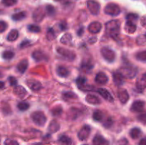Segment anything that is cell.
Instances as JSON below:
<instances>
[{"label":"cell","mask_w":146,"mask_h":145,"mask_svg":"<svg viewBox=\"0 0 146 145\" xmlns=\"http://www.w3.org/2000/svg\"><path fill=\"white\" fill-rule=\"evenodd\" d=\"M34 145H41V144L38 143V144H34Z\"/></svg>","instance_id":"91938a15"},{"label":"cell","mask_w":146,"mask_h":145,"mask_svg":"<svg viewBox=\"0 0 146 145\" xmlns=\"http://www.w3.org/2000/svg\"><path fill=\"white\" fill-rule=\"evenodd\" d=\"M138 14H133V13H131V14H128L126 16V20L127 21H130V22L135 23V21L138 20Z\"/></svg>","instance_id":"1f68e13d"},{"label":"cell","mask_w":146,"mask_h":145,"mask_svg":"<svg viewBox=\"0 0 146 145\" xmlns=\"http://www.w3.org/2000/svg\"><path fill=\"white\" fill-rule=\"evenodd\" d=\"M4 145H19V143L16 140L11 139H7L4 141Z\"/></svg>","instance_id":"f6af8a7d"},{"label":"cell","mask_w":146,"mask_h":145,"mask_svg":"<svg viewBox=\"0 0 146 145\" xmlns=\"http://www.w3.org/2000/svg\"><path fill=\"white\" fill-rule=\"evenodd\" d=\"M80 89L81 90H86V91H91V90H94V88L93 86H91V85H88L87 84L84 85V86L80 87Z\"/></svg>","instance_id":"bcb514c9"},{"label":"cell","mask_w":146,"mask_h":145,"mask_svg":"<svg viewBox=\"0 0 146 145\" xmlns=\"http://www.w3.org/2000/svg\"><path fill=\"white\" fill-rule=\"evenodd\" d=\"M76 82V84L78 85V88H80V87L84 86V85H86V83L87 82V79L85 78V77L80 76L77 78Z\"/></svg>","instance_id":"74e56055"},{"label":"cell","mask_w":146,"mask_h":145,"mask_svg":"<svg viewBox=\"0 0 146 145\" xmlns=\"http://www.w3.org/2000/svg\"><path fill=\"white\" fill-rule=\"evenodd\" d=\"M14 53L11 51H6L3 52L2 57L5 60H11V58H14Z\"/></svg>","instance_id":"836d02e7"},{"label":"cell","mask_w":146,"mask_h":145,"mask_svg":"<svg viewBox=\"0 0 146 145\" xmlns=\"http://www.w3.org/2000/svg\"><path fill=\"white\" fill-rule=\"evenodd\" d=\"M17 107L21 111H26L29 108V104L26 102H21L17 105Z\"/></svg>","instance_id":"e575fe53"},{"label":"cell","mask_w":146,"mask_h":145,"mask_svg":"<svg viewBox=\"0 0 146 145\" xmlns=\"http://www.w3.org/2000/svg\"><path fill=\"white\" fill-rule=\"evenodd\" d=\"M141 133H142V132H141V129H139L138 127H134L130 132V136L133 139H135L140 137V136L141 135Z\"/></svg>","instance_id":"484cf974"},{"label":"cell","mask_w":146,"mask_h":145,"mask_svg":"<svg viewBox=\"0 0 146 145\" xmlns=\"http://www.w3.org/2000/svg\"><path fill=\"white\" fill-rule=\"evenodd\" d=\"M19 37V31L16 29H13L9 33L7 36V41H14L18 38Z\"/></svg>","instance_id":"d4e9b609"},{"label":"cell","mask_w":146,"mask_h":145,"mask_svg":"<svg viewBox=\"0 0 146 145\" xmlns=\"http://www.w3.org/2000/svg\"><path fill=\"white\" fill-rule=\"evenodd\" d=\"M29 45H30V41H23V42L21 43V44H20V48H26V47L29 46Z\"/></svg>","instance_id":"816d5d0a"},{"label":"cell","mask_w":146,"mask_h":145,"mask_svg":"<svg viewBox=\"0 0 146 145\" xmlns=\"http://www.w3.org/2000/svg\"><path fill=\"white\" fill-rule=\"evenodd\" d=\"M56 73L59 77H61V78H66L69 75V71L64 66L59 65L56 68Z\"/></svg>","instance_id":"44dd1931"},{"label":"cell","mask_w":146,"mask_h":145,"mask_svg":"<svg viewBox=\"0 0 146 145\" xmlns=\"http://www.w3.org/2000/svg\"><path fill=\"white\" fill-rule=\"evenodd\" d=\"M13 92L14 95H17L19 98H24L27 95V91L26 90L24 87L21 86V85H17L14 88Z\"/></svg>","instance_id":"7c38bea8"},{"label":"cell","mask_w":146,"mask_h":145,"mask_svg":"<svg viewBox=\"0 0 146 145\" xmlns=\"http://www.w3.org/2000/svg\"><path fill=\"white\" fill-rule=\"evenodd\" d=\"M59 124L56 122V121L54 120L50 123L49 126H48V130L51 133H54V132H57L59 129Z\"/></svg>","instance_id":"83f0119b"},{"label":"cell","mask_w":146,"mask_h":145,"mask_svg":"<svg viewBox=\"0 0 146 145\" xmlns=\"http://www.w3.org/2000/svg\"><path fill=\"white\" fill-rule=\"evenodd\" d=\"M84 145H86V144H84Z\"/></svg>","instance_id":"be15d7a7"},{"label":"cell","mask_w":146,"mask_h":145,"mask_svg":"<svg viewBox=\"0 0 146 145\" xmlns=\"http://www.w3.org/2000/svg\"><path fill=\"white\" fill-rule=\"evenodd\" d=\"M108 141L104 136L99 134L96 135L93 139V144L94 145H108Z\"/></svg>","instance_id":"d6986e66"},{"label":"cell","mask_w":146,"mask_h":145,"mask_svg":"<svg viewBox=\"0 0 146 145\" xmlns=\"http://www.w3.org/2000/svg\"><path fill=\"white\" fill-rule=\"evenodd\" d=\"M120 71L125 78L131 79V78L135 77L138 70L135 66H133L132 65H125L121 68Z\"/></svg>","instance_id":"7a4b0ae2"},{"label":"cell","mask_w":146,"mask_h":145,"mask_svg":"<svg viewBox=\"0 0 146 145\" xmlns=\"http://www.w3.org/2000/svg\"><path fill=\"white\" fill-rule=\"evenodd\" d=\"M31 117L33 122L36 125L40 127L44 126L47 120L46 117L45 116V115L42 112H39V111L33 112L31 115Z\"/></svg>","instance_id":"3957f363"},{"label":"cell","mask_w":146,"mask_h":145,"mask_svg":"<svg viewBox=\"0 0 146 145\" xmlns=\"http://www.w3.org/2000/svg\"><path fill=\"white\" fill-rule=\"evenodd\" d=\"M121 8L119 6L114 3H110V4H107L106 6L105 9H104V12L106 14L110 16H118L121 13Z\"/></svg>","instance_id":"277c9868"},{"label":"cell","mask_w":146,"mask_h":145,"mask_svg":"<svg viewBox=\"0 0 146 145\" xmlns=\"http://www.w3.org/2000/svg\"><path fill=\"white\" fill-rule=\"evenodd\" d=\"M136 42L138 45H146V36L145 35H141L137 38Z\"/></svg>","instance_id":"ab89813d"},{"label":"cell","mask_w":146,"mask_h":145,"mask_svg":"<svg viewBox=\"0 0 146 145\" xmlns=\"http://www.w3.org/2000/svg\"><path fill=\"white\" fill-rule=\"evenodd\" d=\"M1 89H3V87H4V82H1Z\"/></svg>","instance_id":"680465c9"},{"label":"cell","mask_w":146,"mask_h":145,"mask_svg":"<svg viewBox=\"0 0 146 145\" xmlns=\"http://www.w3.org/2000/svg\"><path fill=\"white\" fill-rule=\"evenodd\" d=\"M27 16L25 11H21V12L16 13V14L12 15V19L14 21H21V20L24 19Z\"/></svg>","instance_id":"4dcf8cb0"},{"label":"cell","mask_w":146,"mask_h":145,"mask_svg":"<svg viewBox=\"0 0 146 145\" xmlns=\"http://www.w3.org/2000/svg\"><path fill=\"white\" fill-rule=\"evenodd\" d=\"M87 7L93 15H98L99 14L101 6H100L99 3L97 1H94V0H88L87 1Z\"/></svg>","instance_id":"52a82bcc"},{"label":"cell","mask_w":146,"mask_h":145,"mask_svg":"<svg viewBox=\"0 0 146 145\" xmlns=\"http://www.w3.org/2000/svg\"><path fill=\"white\" fill-rule=\"evenodd\" d=\"M72 41V36L71 34H65L61 38V44H65V45H68L70 44Z\"/></svg>","instance_id":"4316f807"},{"label":"cell","mask_w":146,"mask_h":145,"mask_svg":"<svg viewBox=\"0 0 146 145\" xmlns=\"http://www.w3.org/2000/svg\"><path fill=\"white\" fill-rule=\"evenodd\" d=\"M136 87L138 90H144L146 88V74L143 75L136 82Z\"/></svg>","instance_id":"7402d4cb"},{"label":"cell","mask_w":146,"mask_h":145,"mask_svg":"<svg viewBox=\"0 0 146 145\" xmlns=\"http://www.w3.org/2000/svg\"><path fill=\"white\" fill-rule=\"evenodd\" d=\"M120 26H121V23L119 22V21L112 20L108 21L106 24V31L113 38H116L119 36Z\"/></svg>","instance_id":"6da1fadb"},{"label":"cell","mask_w":146,"mask_h":145,"mask_svg":"<svg viewBox=\"0 0 146 145\" xmlns=\"http://www.w3.org/2000/svg\"><path fill=\"white\" fill-rule=\"evenodd\" d=\"M91 132V127L88 125H85L83 127L78 133V137L81 141H84L87 139Z\"/></svg>","instance_id":"ba28073f"},{"label":"cell","mask_w":146,"mask_h":145,"mask_svg":"<svg viewBox=\"0 0 146 145\" xmlns=\"http://www.w3.org/2000/svg\"><path fill=\"white\" fill-rule=\"evenodd\" d=\"M59 28H61V30H62V31H64V30H66L67 28V24L65 22V21H62V22H61L59 24Z\"/></svg>","instance_id":"f5cc1de1"},{"label":"cell","mask_w":146,"mask_h":145,"mask_svg":"<svg viewBox=\"0 0 146 145\" xmlns=\"http://www.w3.org/2000/svg\"><path fill=\"white\" fill-rule=\"evenodd\" d=\"M54 1H61V0H54Z\"/></svg>","instance_id":"94428289"},{"label":"cell","mask_w":146,"mask_h":145,"mask_svg":"<svg viewBox=\"0 0 146 145\" xmlns=\"http://www.w3.org/2000/svg\"><path fill=\"white\" fill-rule=\"evenodd\" d=\"M136 58L140 61L146 62V51H141L136 54Z\"/></svg>","instance_id":"8d00e7d4"},{"label":"cell","mask_w":146,"mask_h":145,"mask_svg":"<svg viewBox=\"0 0 146 145\" xmlns=\"http://www.w3.org/2000/svg\"><path fill=\"white\" fill-rule=\"evenodd\" d=\"M32 58L37 62L42 61H46L47 56L44 52L41 51H35L32 53Z\"/></svg>","instance_id":"e0dca14e"},{"label":"cell","mask_w":146,"mask_h":145,"mask_svg":"<svg viewBox=\"0 0 146 145\" xmlns=\"http://www.w3.org/2000/svg\"><path fill=\"white\" fill-rule=\"evenodd\" d=\"M139 145H146V138H143L140 141Z\"/></svg>","instance_id":"11a10c76"},{"label":"cell","mask_w":146,"mask_h":145,"mask_svg":"<svg viewBox=\"0 0 146 145\" xmlns=\"http://www.w3.org/2000/svg\"><path fill=\"white\" fill-rule=\"evenodd\" d=\"M45 16V12L41 8H38L35 10L33 14V19L36 22H40L44 18Z\"/></svg>","instance_id":"9a60e30c"},{"label":"cell","mask_w":146,"mask_h":145,"mask_svg":"<svg viewBox=\"0 0 146 145\" xmlns=\"http://www.w3.org/2000/svg\"><path fill=\"white\" fill-rule=\"evenodd\" d=\"M97 92L98 94L101 95L106 100L108 101V102H113V98L111 95V94L105 88H98L97 90Z\"/></svg>","instance_id":"4fadbf2b"},{"label":"cell","mask_w":146,"mask_h":145,"mask_svg":"<svg viewBox=\"0 0 146 145\" xmlns=\"http://www.w3.org/2000/svg\"><path fill=\"white\" fill-rule=\"evenodd\" d=\"M28 65L29 63L27 60L26 59L22 60V61H21L18 63V65H17V69L18 70V71L20 72V73H24V72L26 71V70L27 69Z\"/></svg>","instance_id":"603a6c76"},{"label":"cell","mask_w":146,"mask_h":145,"mask_svg":"<svg viewBox=\"0 0 146 145\" xmlns=\"http://www.w3.org/2000/svg\"><path fill=\"white\" fill-rule=\"evenodd\" d=\"M124 78L125 77L123 75L121 71H116V72H113V82L117 86H120L122 85L124 83Z\"/></svg>","instance_id":"8fae6325"},{"label":"cell","mask_w":146,"mask_h":145,"mask_svg":"<svg viewBox=\"0 0 146 145\" xmlns=\"http://www.w3.org/2000/svg\"><path fill=\"white\" fill-rule=\"evenodd\" d=\"M63 96L65 98L68 100H71V99H77L78 98V96H77L76 94L72 92H66L63 94Z\"/></svg>","instance_id":"f35d334b"},{"label":"cell","mask_w":146,"mask_h":145,"mask_svg":"<svg viewBox=\"0 0 146 145\" xmlns=\"http://www.w3.org/2000/svg\"><path fill=\"white\" fill-rule=\"evenodd\" d=\"M101 55H102L103 58L109 63H112L114 61L115 58V53L113 50L111 48H107V47H104L101 48Z\"/></svg>","instance_id":"5b68a950"},{"label":"cell","mask_w":146,"mask_h":145,"mask_svg":"<svg viewBox=\"0 0 146 145\" xmlns=\"http://www.w3.org/2000/svg\"><path fill=\"white\" fill-rule=\"evenodd\" d=\"M95 80L97 83L100 84V85H105V84L108 82V78L106 75V74H105L103 72H100L96 76Z\"/></svg>","instance_id":"5bb4252c"},{"label":"cell","mask_w":146,"mask_h":145,"mask_svg":"<svg viewBox=\"0 0 146 145\" xmlns=\"http://www.w3.org/2000/svg\"><path fill=\"white\" fill-rule=\"evenodd\" d=\"M58 142L63 145H71V139L65 135H61L58 139Z\"/></svg>","instance_id":"f546056e"},{"label":"cell","mask_w":146,"mask_h":145,"mask_svg":"<svg viewBox=\"0 0 146 145\" xmlns=\"http://www.w3.org/2000/svg\"><path fill=\"white\" fill-rule=\"evenodd\" d=\"M112 125H113V121L111 118H108V119H107V120L105 121V122L104 123V127L106 128L111 127L112 126Z\"/></svg>","instance_id":"c3c4849f"},{"label":"cell","mask_w":146,"mask_h":145,"mask_svg":"<svg viewBox=\"0 0 146 145\" xmlns=\"http://www.w3.org/2000/svg\"><path fill=\"white\" fill-rule=\"evenodd\" d=\"M145 107V102L142 100H136L132 104L131 111L135 112H141L143 110Z\"/></svg>","instance_id":"30bf717a"},{"label":"cell","mask_w":146,"mask_h":145,"mask_svg":"<svg viewBox=\"0 0 146 145\" xmlns=\"http://www.w3.org/2000/svg\"><path fill=\"white\" fill-rule=\"evenodd\" d=\"M136 25L135 23L130 22V21H127L126 24L125 25V31H126L128 34H133L135 31H136Z\"/></svg>","instance_id":"cb8c5ba5"},{"label":"cell","mask_w":146,"mask_h":145,"mask_svg":"<svg viewBox=\"0 0 146 145\" xmlns=\"http://www.w3.org/2000/svg\"><path fill=\"white\" fill-rule=\"evenodd\" d=\"M118 99L120 100V101H121L123 104L126 103V102H128V100H129V95H128L126 90L125 89L119 90L118 92Z\"/></svg>","instance_id":"2e32d148"},{"label":"cell","mask_w":146,"mask_h":145,"mask_svg":"<svg viewBox=\"0 0 146 145\" xmlns=\"http://www.w3.org/2000/svg\"><path fill=\"white\" fill-rule=\"evenodd\" d=\"M81 68L86 72H89L93 68V65H91L90 63H84L81 65Z\"/></svg>","instance_id":"7bdbcfd3"},{"label":"cell","mask_w":146,"mask_h":145,"mask_svg":"<svg viewBox=\"0 0 146 145\" xmlns=\"http://www.w3.org/2000/svg\"><path fill=\"white\" fill-rule=\"evenodd\" d=\"M1 3L6 7H11L17 3V0H2Z\"/></svg>","instance_id":"b9f144b4"},{"label":"cell","mask_w":146,"mask_h":145,"mask_svg":"<svg viewBox=\"0 0 146 145\" xmlns=\"http://www.w3.org/2000/svg\"><path fill=\"white\" fill-rule=\"evenodd\" d=\"M102 26L101 24L98 21H94L89 24L88 27V30L91 34H98L101 31Z\"/></svg>","instance_id":"9c48e42d"},{"label":"cell","mask_w":146,"mask_h":145,"mask_svg":"<svg viewBox=\"0 0 146 145\" xmlns=\"http://www.w3.org/2000/svg\"><path fill=\"white\" fill-rule=\"evenodd\" d=\"M86 100L87 102L91 104V105H98L101 102V100L98 97L94 95H91V94L87 95V96L86 97Z\"/></svg>","instance_id":"ffe728a7"},{"label":"cell","mask_w":146,"mask_h":145,"mask_svg":"<svg viewBox=\"0 0 146 145\" xmlns=\"http://www.w3.org/2000/svg\"><path fill=\"white\" fill-rule=\"evenodd\" d=\"M83 32H84V28L81 27V30H79V31H78V36H81L83 34Z\"/></svg>","instance_id":"6f0895ef"},{"label":"cell","mask_w":146,"mask_h":145,"mask_svg":"<svg viewBox=\"0 0 146 145\" xmlns=\"http://www.w3.org/2000/svg\"><path fill=\"white\" fill-rule=\"evenodd\" d=\"M91 39H89V42L91 43V44H94V43H95V41H97V38L96 37H92V38H91Z\"/></svg>","instance_id":"9f6ffc18"},{"label":"cell","mask_w":146,"mask_h":145,"mask_svg":"<svg viewBox=\"0 0 146 145\" xmlns=\"http://www.w3.org/2000/svg\"><path fill=\"white\" fill-rule=\"evenodd\" d=\"M93 118L95 121L97 122H101L104 119V114H103L102 111L99 110V109H97L93 114Z\"/></svg>","instance_id":"f1b7e54d"},{"label":"cell","mask_w":146,"mask_h":145,"mask_svg":"<svg viewBox=\"0 0 146 145\" xmlns=\"http://www.w3.org/2000/svg\"><path fill=\"white\" fill-rule=\"evenodd\" d=\"M7 24L4 21H0V33H3L7 29Z\"/></svg>","instance_id":"7dc6e473"},{"label":"cell","mask_w":146,"mask_h":145,"mask_svg":"<svg viewBox=\"0 0 146 145\" xmlns=\"http://www.w3.org/2000/svg\"><path fill=\"white\" fill-rule=\"evenodd\" d=\"M9 81L10 85H17V80L14 77H9Z\"/></svg>","instance_id":"f907efd6"},{"label":"cell","mask_w":146,"mask_h":145,"mask_svg":"<svg viewBox=\"0 0 146 145\" xmlns=\"http://www.w3.org/2000/svg\"><path fill=\"white\" fill-rule=\"evenodd\" d=\"M56 51L58 54H60L61 56L64 57L67 61H72L76 58V55L74 52H72V51H69L68 49H66V48L58 47V48H56Z\"/></svg>","instance_id":"8992f818"},{"label":"cell","mask_w":146,"mask_h":145,"mask_svg":"<svg viewBox=\"0 0 146 145\" xmlns=\"http://www.w3.org/2000/svg\"><path fill=\"white\" fill-rule=\"evenodd\" d=\"M145 36H146V34H145Z\"/></svg>","instance_id":"6125c7cd"},{"label":"cell","mask_w":146,"mask_h":145,"mask_svg":"<svg viewBox=\"0 0 146 145\" xmlns=\"http://www.w3.org/2000/svg\"><path fill=\"white\" fill-rule=\"evenodd\" d=\"M62 108L60 107H55L54 109H53L51 112H52L54 116H58V115H60L62 113Z\"/></svg>","instance_id":"ee69618b"},{"label":"cell","mask_w":146,"mask_h":145,"mask_svg":"<svg viewBox=\"0 0 146 145\" xmlns=\"http://www.w3.org/2000/svg\"><path fill=\"white\" fill-rule=\"evenodd\" d=\"M27 84L29 88L33 91H38L41 88V84L38 81L35 80H30L27 81Z\"/></svg>","instance_id":"ac0fdd59"},{"label":"cell","mask_w":146,"mask_h":145,"mask_svg":"<svg viewBox=\"0 0 146 145\" xmlns=\"http://www.w3.org/2000/svg\"><path fill=\"white\" fill-rule=\"evenodd\" d=\"M138 119L141 122H143V123H146V112L145 113H143L141 115H140L138 117Z\"/></svg>","instance_id":"681fc988"},{"label":"cell","mask_w":146,"mask_h":145,"mask_svg":"<svg viewBox=\"0 0 146 145\" xmlns=\"http://www.w3.org/2000/svg\"><path fill=\"white\" fill-rule=\"evenodd\" d=\"M45 11H46V13L48 16H54L56 13L55 8L51 5H47L46 7Z\"/></svg>","instance_id":"d590c367"},{"label":"cell","mask_w":146,"mask_h":145,"mask_svg":"<svg viewBox=\"0 0 146 145\" xmlns=\"http://www.w3.org/2000/svg\"><path fill=\"white\" fill-rule=\"evenodd\" d=\"M141 24L144 28H146V16H143V18H141Z\"/></svg>","instance_id":"db71d44e"},{"label":"cell","mask_w":146,"mask_h":145,"mask_svg":"<svg viewBox=\"0 0 146 145\" xmlns=\"http://www.w3.org/2000/svg\"><path fill=\"white\" fill-rule=\"evenodd\" d=\"M29 31H31L33 33H38L41 31V28L39 26L36 25H34V24H31L28 26Z\"/></svg>","instance_id":"60d3db41"},{"label":"cell","mask_w":146,"mask_h":145,"mask_svg":"<svg viewBox=\"0 0 146 145\" xmlns=\"http://www.w3.org/2000/svg\"><path fill=\"white\" fill-rule=\"evenodd\" d=\"M46 38L48 41H52V40H54L56 38L55 31H54L53 28H48L46 33Z\"/></svg>","instance_id":"d6a6232c"}]
</instances>
